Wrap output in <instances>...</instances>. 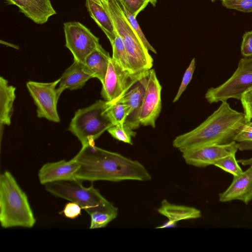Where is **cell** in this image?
<instances>
[{"label":"cell","mask_w":252,"mask_h":252,"mask_svg":"<svg viewBox=\"0 0 252 252\" xmlns=\"http://www.w3.org/2000/svg\"><path fill=\"white\" fill-rule=\"evenodd\" d=\"M79 164L75 178L81 181H149L152 176L139 161L95 145L82 146L72 158Z\"/></svg>","instance_id":"obj_1"},{"label":"cell","mask_w":252,"mask_h":252,"mask_svg":"<svg viewBox=\"0 0 252 252\" xmlns=\"http://www.w3.org/2000/svg\"><path fill=\"white\" fill-rule=\"evenodd\" d=\"M244 113L233 109L226 101L203 122L173 140V146L182 153L202 147L231 142L247 122Z\"/></svg>","instance_id":"obj_2"},{"label":"cell","mask_w":252,"mask_h":252,"mask_svg":"<svg viewBox=\"0 0 252 252\" xmlns=\"http://www.w3.org/2000/svg\"><path fill=\"white\" fill-rule=\"evenodd\" d=\"M36 222L27 194L13 175L5 170L0 175V223L1 227L31 228Z\"/></svg>","instance_id":"obj_3"},{"label":"cell","mask_w":252,"mask_h":252,"mask_svg":"<svg viewBox=\"0 0 252 252\" xmlns=\"http://www.w3.org/2000/svg\"><path fill=\"white\" fill-rule=\"evenodd\" d=\"M110 16L127 53L129 71L137 74L152 69L153 59L128 22L118 0L100 1Z\"/></svg>","instance_id":"obj_4"},{"label":"cell","mask_w":252,"mask_h":252,"mask_svg":"<svg viewBox=\"0 0 252 252\" xmlns=\"http://www.w3.org/2000/svg\"><path fill=\"white\" fill-rule=\"evenodd\" d=\"M108 106L107 101L99 100L75 113L68 130L78 138L82 146L95 145V140L113 126L108 113Z\"/></svg>","instance_id":"obj_5"},{"label":"cell","mask_w":252,"mask_h":252,"mask_svg":"<svg viewBox=\"0 0 252 252\" xmlns=\"http://www.w3.org/2000/svg\"><path fill=\"white\" fill-rule=\"evenodd\" d=\"M44 187L54 196L77 203L88 214L114 206L93 185L85 187L77 179L49 183Z\"/></svg>","instance_id":"obj_6"},{"label":"cell","mask_w":252,"mask_h":252,"mask_svg":"<svg viewBox=\"0 0 252 252\" xmlns=\"http://www.w3.org/2000/svg\"><path fill=\"white\" fill-rule=\"evenodd\" d=\"M252 89V57L241 59L233 75L224 83L209 89L205 97L210 103L226 101L229 98L240 100L243 95Z\"/></svg>","instance_id":"obj_7"},{"label":"cell","mask_w":252,"mask_h":252,"mask_svg":"<svg viewBox=\"0 0 252 252\" xmlns=\"http://www.w3.org/2000/svg\"><path fill=\"white\" fill-rule=\"evenodd\" d=\"M60 78L53 82L42 83L29 81L26 86L37 107V115L54 123H59L57 103L60 95L56 87Z\"/></svg>","instance_id":"obj_8"},{"label":"cell","mask_w":252,"mask_h":252,"mask_svg":"<svg viewBox=\"0 0 252 252\" xmlns=\"http://www.w3.org/2000/svg\"><path fill=\"white\" fill-rule=\"evenodd\" d=\"M148 71L137 74L131 73L123 69L111 57L105 79L102 83V97L109 103H115Z\"/></svg>","instance_id":"obj_9"},{"label":"cell","mask_w":252,"mask_h":252,"mask_svg":"<svg viewBox=\"0 0 252 252\" xmlns=\"http://www.w3.org/2000/svg\"><path fill=\"white\" fill-rule=\"evenodd\" d=\"M65 47L72 53L74 61L84 63L87 57L100 44L99 38L79 22L63 24Z\"/></svg>","instance_id":"obj_10"},{"label":"cell","mask_w":252,"mask_h":252,"mask_svg":"<svg viewBox=\"0 0 252 252\" xmlns=\"http://www.w3.org/2000/svg\"><path fill=\"white\" fill-rule=\"evenodd\" d=\"M161 89L155 70L150 69L146 90L139 116L141 125L155 127L156 121L161 110Z\"/></svg>","instance_id":"obj_11"},{"label":"cell","mask_w":252,"mask_h":252,"mask_svg":"<svg viewBox=\"0 0 252 252\" xmlns=\"http://www.w3.org/2000/svg\"><path fill=\"white\" fill-rule=\"evenodd\" d=\"M238 150L237 142L214 144L202 147L182 153L185 162L197 167H205L214 165L220 158L236 154Z\"/></svg>","instance_id":"obj_12"},{"label":"cell","mask_w":252,"mask_h":252,"mask_svg":"<svg viewBox=\"0 0 252 252\" xmlns=\"http://www.w3.org/2000/svg\"><path fill=\"white\" fill-rule=\"evenodd\" d=\"M149 71L139 78L117 101L130 107V113L124 124L133 130L141 125L139 116L146 90Z\"/></svg>","instance_id":"obj_13"},{"label":"cell","mask_w":252,"mask_h":252,"mask_svg":"<svg viewBox=\"0 0 252 252\" xmlns=\"http://www.w3.org/2000/svg\"><path fill=\"white\" fill-rule=\"evenodd\" d=\"M79 163L72 158L46 163L38 172L39 181L41 185L76 179V174L79 169Z\"/></svg>","instance_id":"obj_14"},{"label":"cell","mask_w":252,"mask_h":252,"mask_svg":"<svg viewBox=\"0 0 252 252\" xmlns=\"http://www.w3.org/2000/svg\"><path fill=\"white\" fill-rule=\"evenodd\" d=\"M235 200L241 201L246 204L252 200V165L241 174L233 176L228 188L219 194L220 202Z\"/></svg>","instance_id":"obj_15"},{"label":"cell","mask_w":252,"mask_h":252,"mask_svg":"<svg viewBox=\"0 0 252 252\" xmlns=\"http://www.w3.org/2000/svg\"><path fill=\"white\" fill-rule=\"evenodd\" d=\"M8 4L17 6L19 11L37 24L46 23L56 14L50 0H5Z\"/></svg>","instance_id":"obj_16"},{"label":"cell","mask_w":252,"mask_h":252,"mask_svg":"<svg viewBox=\"0 0 252 252\" xmlns=\"http://www.w3.org/2000/svg\"><path fill=\"white\" fill-rule=\"evenodd\" d=\"M93 76L84 63L74 61L60 77L57 91L61 95L66 89L74 90L82 88Z\"/></svg>","instance_id":"obj_17"},{"label":"cell","mask_w":252,"mask_h":252,"mask_svg":"<svg viewBox=\"0 0 252 252\" xmlns=\"http://www.w3.org/2000/svg\"><path fill=\"white\" fill-rule=\"evenodd\" d=\"M86 6L91 17L104 32L110 43L117 33L113 21L100 1L86 0Z\"/></svg>","instance_id":"obj_18"},{"label":"cell","mask_w":252,"mask_h":252,"mask_svg":"<svg viewBox=\"0 0 252 252\" xmlns=\"http://www.w3.org/2000/svg\"><path fill=\"white\" fill-rule=\"evenodd\" d=\"M16 88L8 84V81L0 77V141L3 127L9 126L13 110V103L16 98Z\"/></svg>","instance_id":"obj_19"},{"label":"cell","mask_w":252,"mask_h":252,"mask_svg":"<svg viewBox=\"0 0 252 252\" xmlns=\"http://www.w3.org/2000/svg\"><path fill=\"white\" fill-rule=\"evenodd\" d=\"M158 212L173 222L180 220L196 219L201 217V211L194 207L170 203L164 199L161 202Z\"/></svg>","instance_id":"obj_20"},{"label":"cell","mask_w":252,"mask_h":252,"mask_svg":"<svg viewBox=\"0 0 252 252\" xmlns=\"http://www.w3.org/2000/svg\"><path fill=\"white\" fill-rule=\"evenodd\" d=\"M111 58L108 52L100 45L87 57L84 63L93 77L98 79L102 84Z\"/></svg>","instance_id":"obj_21"},{"label":"cell","mask_w":252,"mask_h":252,"mask_svg":"<svg viewBox=\"0 0 252 252\" xmlns=\"http://www.w3.org/2000/svg\"><path fill=\"white\" fill-rule=\"evenodd\" d=\"M118 214V209L115 206L111 208L93 212L89 214L91 219L89 228H104L115 219Z\"/></svg>","instance_id":"obj_22"},{"label":"cell","mask_w":252,"mask_h":252,"mask_svg":"<svg viewBox=\"0 0 252 252\" xmlns=\"http://www.w3.org/2000/svg\"><path fill=\"white\" fill-rule=\"evenodd\" d=\"M111 44L112 47V59L123 69L130 72L126 50L122 38L118 33Z\"/></svg>","instance_id":"obj_23"},{"label":"cell","mask_w":252,"mask_h":252,"mask_svg":"<svg viewBox=\"0 0 252 252\" xmlns=\"http://www.w3.org/2000/svg\"><path fill=\"white\" fill-rule=\"evenodd\" d=\"M241 151L252 150V121L247 122L233 139Z\"/></svg>","instance_id":"obj_24"},{"label":"cell","mask_w":252,"mask_h":252,"mask_svg":"<svg viewBox=\"0 0 252 252\" xmlns=\"http://www.w3.org/2000/svg\"><path fill=\"white\" fill-rule=\"evenodd\" d=\"M130 110L129 106L119 102L112 104L109 103L107 109L108 115L113 125L124 124L130 113Z\"/></svg>","instance_id":"obj_25"},{"label":"cell","mask_w":252,"mask_h":252,"mask_svg":"<svg viewBox=\"0 0 252 252\" xmlns=\"http://www.w3.org/2000/svg\"><path fill=\"white\" fill-rule=\"evenodd\" d=\"M108 132L115 139L132 145V138L134 137L136 132L125 124H118L111 126L107 130Z\"/></svg>","instance_id":"obj_26"},{"label":"cell","mask_w":252,"mask_h":252,"mask_svg":"<svg viewBox=\"0 0 252 252\" xmlns=\"http://www.w3.org/2000/svg\"><path fill=\"white\" fill-rule=\"evenodd\" d=\"M235 154H232L219 159L214 165L233 176L241 174L243 170L236 159Z\"/></svg>","instance_id":"obj_27"},{"label":"cell","mask_w":252,"mask_h":252,"mask_svg":"<svg viewBox=\"0 0 252 252\" xmlns=\"http://www.w3.org/2000/svg\"><path fill=\"white\" fill-rule=\"evenodd\" d=\"M120 5L130 26L134 31V32L136 33V34L138 35V36L141 39V41L142 42L145 47L149 51H151L154 53L157 54L156 50L149 42V41L146 38L144 34L143 33L142 31L141 30L140 27L136 20V17H135L128 10L125 8L121 4Z\"/></svg>","instance_id":"obj_28"},{"label":"cell","mask_w":252,"mask_h":252,"mask_svg":"<svg viewBox=\"0 0 252 252\" xmlns=\"http://www.w3.org/2000/svg\"><path fill=\"white\" fill-rule=\"evenodd\" d=\"M195 68V60L194 58H193L184 74L177 93L173 100V103H175L178 100L181 95L186 89L187 86L192 79Z\"/></svg>","instance_id":"obj_29"},{"label":"cell","mask_w":252,"mask_h":252,"mask_svg":"<svg viewBox=\"0 0 252 252\" xmlns=\"http://www.w3.org/2000/svg\"><path fill=\"white\" fill-rule=\"evenodd\" d=\"M222 5L228 9L239 11L252 12V0H220Z\"/></svg>","instance_id":"obj_30"},{"label":"cell","mask_w":252,"mask_h":252,"mask_svg":"<svg viewBox=\"0 0 252 252\" xmlns=\"http://www.w3.org/2000/svg\"><path fill=\"white\" fill-rule=\"evenodd\" d=\"M119 3L135 17L149 3L146 0H118Z\"/></svg>","instance_id":"obj_31"},{"label":"cell","mask_w":252,"mask_h":252,"mask_svg":"<svg viewBox=\"0 0 252 252\" xmlns=\"http://www.w3.org/2000/svg\"><path fill=\"white\" fill-rule=\"evenodd\" d=\"M247 120H252V89L245 93L240 99Z\"/></svg>","instance_id":"obj_32"},{"label":"cell","mask_w":252,"mask_h":252,"mask_svg":"<svg viewBox=\"0 0 252 252\" xmlns=\"http://www.w3.org/2000/svg\"><path fill=\"white\" fill-rule=\"evenodd\" d=\"M241 52L244 57H252V31L247 32L244 34Z\"/></svg>","instance_id":"obj_33"},{"label":"cell","mask_w":252,"mask_h":252,"mask_svg":"<svg viewBox=\"0 0 252 252\" xmlns=\"http://www.w3.org/2000/svg\"><path fill=\"white\" fill-rule=\"evenodd\" d=\"M82 208L76 203L71 202L65 205L63 213L64 216L69 219H75L81 215Z\"/></svg>","instance_id":"obj_34"},{"label":"cell","mask_w":252,"mask_h":252,"mask_svg":"<svg viewBox=\"0 0 252 252\" xmlns=\"http://www.w3.org/2000/svg\"><path fill=\"white\" fill-rule=\"evenodd\" d=\"M176 223L173 222L168 220L166 223H164L161 226H159L157 227V228H168V227H175L176 225Z\"/></svg>","instance_id":"obj_35"},{"label":"cell","mask_w":252,"mask_h":252,"mask_svg":"<svg viewBox=\"0 0 252 252\" xmlns=\"http://www.w3.org/2000/svg\"><path fill=\"white\" fill-rule=\"evenodd\" d=\"M146 0L148 1L149 3H151L154 7L156 6V4L157 3V0Z\"/></svg>","instance_id":"obj_36"},{"label":"cell","mask_w":252,"mask_h":252,"mask_svg":"<svg viewBox=\"0 0 252 252\" xmlns=\"http://www.w3.org/2000/svg\"><path fill=\"white\" fill-rule=\"evenodd\" d=\"M212 2H214L216 0H211Z\"/></svg>","instance_id":"obj_37"},{"label":"cell","mask_w":252,"mask_h":252,"mask_svg":"<svg viewBox=\"0 0 252 252\" xmlns=\"http://www.w3.org/2000/svg\"><path fill=\"white\" fill-rule=\"evenodd\" d=\"M98 0V1H102V0Z\"/></svg>","instance_id":"obj_38"}]
</instances>
